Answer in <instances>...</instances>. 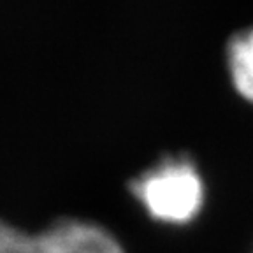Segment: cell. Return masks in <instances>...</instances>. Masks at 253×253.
Instances as JSON below:
<instances>
[{
    "label": "cell",
    "instance_id": "cell-3",
    "mask_svg": "<svg viewBox=\"0 0 253 253\" xmlns=\"http://www.w3.org/2000/svg\"><path fill=\"white\" fill-rule=\"evenodd\" d=\"M227 67L236 91L253 104V51L243 32L234 34L227 42Z\"/></svg>",
    "mask_w": 253,
    "mask_h": 253
},
{
    "label": "cell",
    "instance_id": "cell-4",
    "mask_svg": "<svg viewBox=\"0 0 253 253\" xmlns=\"http://www.w3.org/2000/svg\"><path fill=\"white\" fill-rule=\"evenodd\" d=\"M0 253H39V236L0 218Z\"/></svg>",
    "mask_w": 253,
    "mask_h": 253
},
{
    "label": "cell",
    "instance_id": "cell-1",
    "mask_svg": "<svg viewBox=\"0 0 253 253\" xmlns=\"http://www.w3.org/2000/svg\"><path fill=\"white\" fill-rule=\"evenodd\" d=\"M128 190L148 216L162 225H188L201 214L206 202L204 179L186 155L158 160L132 179Z\"/></svg>",
    "mask_w": 253,
    "mask_h": 253
},
{
    "label": "cell",
    "instance_id": "cell-2",
    "mask_svg": "<svg viewBox=\"0 0 253 253\" xmlns=\"http://www.w3.org/2000/svg\"><path fill=\"white\" fill-rule=\"evenodd\" d=\"M39 236V253H125L107 227L83 218H62Z\"/></svg>",
    "mask_w": 253,
    "mask_h": 253
},
{
    "label": "cell",
    "instance_id": "cell-5",
    "mask_svg": "<svg viewBox=\"0 0 253 253\" xmlns=\"http://www.w3.org/2000/svg\"><path fill=\"white\" fill-rule=\"evenodd\" d=\"M243 34H245L246 42H248L250 49L253 51V27H252V28H248V30H243Z\"/></svg>",
    "mask_w": 253,
    "mask_h": 253
}]
</instances>
